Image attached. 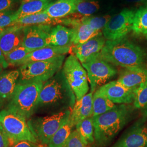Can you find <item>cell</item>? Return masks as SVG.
Returning a JSON list of instances; mask_svg holds the SVG:
<instances>
[{"label":"cell","instance_id":"obj_1","mask_svg":"<svg viewBox=\"0 0 147 147\" xmlns=\"http://www.w3.org/2000/svg\"><path fill=\"white\" fill-rule=\"evenodd\" d=\"M75 94L63 69L44 82L39 96L34 114L47 116L72 110L76 103Z\"/></svg>","mask_w":147,"mask_h":147},{"label":"cell","instance_id":"obj_2","mask_svg":"<svg viewBox=\"0 0 147 147\" xmlns=\"http://www.w3.org/2000/svg\"><path fill=\"white\" fill-rule=\"evenodd\" d=\"M132 110L126 104L116 105L104 114L93 117L94 140L98 147L109 146L131 119Z\"/></svg>","mask_w":147,"mask_h":147},{"label":"cell","instance_id":"obj_3","mask_svg":"<svg viewBox=\"0 0 147 147\" xmlns=\"http://www.w3.org/2000/svg\"><path fill=\"white\" fill-rule=\"evenodd\" d=\"M100 55L113 65L125 69L142 67L147 58L145 50L126 37L106 41Z\"/></svg>","mask_w":147,"mask_h":147},{"label":"cell","instance_id":"obj_4","mask_svg":"<svg viewBox=\"0 0 147 147\" xmlns=\"http://www.w3.org/2000/svg\"><path fill=\"white\" fill-rule=\"evenodd\" d=\"M43 84L44 83L40 81L18 84L5 109L28 120L35 113Z\"/></svg>","mask_w":147,"mask_h":147},{"label":"cell","instance_id":"obj_5","mask_svg":"<svg viewBox=\"0 0 147 147\" xmlns=\"http://www.w3.org/2000/svg\"><path fill=\"white\" fill-rule=\"evenodd\" d=\"M65 55L47 61H37L22 65L19 68L20 76L18 84L34 81L45 82L59 71L62 67Z\"/></svg>","mask_w":147,"mask_h":147},{"label":"cell","instance_id":"obj_6","mask_svg":"<svg viewBox=\"0 0 147 147\" xmlns=\"http://www.w3.org/2000/svg\"><path fill=\"white\" fill-rule=\"evenodd\" d=\"M71 111L68 110L51 115L31 117L27 124L37 140L48 144L53 135L68 121Z\"/></svg>","mask_w":147,"mask_h":147},{"label":"cell","instance_id":"obj_7","mask_svg":"<svg viewBox=\"0 0 147 147\" xmlns=\"http://www.w3.org/2000/svg\"><path fill=\"white\" fill-rule=\"evenodd\" d=\"M81 64L87 71L90 92L92 93L105 84L117 74V69L112 64L101 57L100 53Z\"/></svg>","mask_w":147,"mask_h":147},{"label":"cell","instance_id":"obj_8","mask_svg":"<svg viewBox=\"0 0 147 147\" xmlns=\"http://www.w3.org/2000/svg\"><path fill=\"white\" fill-rule=\"evenodd\" d=\"M62 69L76 101L81 99L89 90V81L86 70L73 55H70L65 59Z\"/></svg>","mask_w":147,"mask_h":147},{"label":"cell","instance_id":"obj_9","mask_svg":"<svg viewBox=\"0 0 147 147\" xmlns=\"http://www.w3.org/2000/svg\"><path fill=\"white\" fill-rule=\"evenodd\" d=\"M0 123L13 143L21 141L37 143V138L31 131L26 120L21 116L4 109L0 111Z\"/></svg>","mask_w":147,"mask_h":147},{"label":"cell","instance_id":"obj_10","mask_svg":"<svg viewBox=\"0 0 147 147\" xmlns=\"http://www.w3.org/2000/svg\"><path fill=\"white\" fill-rule=\"evenodd\" d=\"M135 12L124 9L111 17L102 29V34L107 40H115L125 37L132 30Z\"/></svg>","mask_w":147,"mask_h":147},{"label":"cell","instance_id":"obj_11","mask_svg":"<svg viewBox=\"0 0 147 147\" xmlns=\"http://www.w3.org/2000/svg\"><path fill=\"white\" fill-rule=\"evenodd\" d=\"M111 147H147V124L138 121L129 127Z\"/></svg>","mask_w":147,"mask_h":147},{"label":"cell","instance_id":"obj_12","mask_svg":"<svg viewBox=\"0 0 147 147\" xmlns=\"http://www.w3.org/2000/svg\"><path fill=\"white\" fill-rule=\"evenodd\" d=\"M51 26L43 25L24 27L22 45L32 51L47 47V37Z\"/></svg>","mask_w":147,"mask_h":147},{"label":"cell","instance_id":"obj_13","mask_svg":"<svg viewBox=\"0 0 147 147\" xmlns=\"http://www.w3.org/2000/svg\"><path fill=\"white\" fill-rule=\"evenodd\" d=\"M98 89L115 104L127 105L134 102L135 91L127 88L117 80L111 81Z\"/></svg>","mask_w":147,"mask_h":147},{"label":"cell","instance_id":"obj_14","mask_svg":"<svg viewBox=\"0 0 147 147\" xmlns=\"http://www.w3.org/2000/svg\"><path fill=\"white\" fill-rule=\"evenodd\" d=\"M19 76L18 70L5 71L0 74V111L5 109L11 100Z\"/></svg>","mask_w":147,"mask_h":147},{"label":"cell","instance_id":"obj_15","mask_svg":"<svg viewBox=\"0 0 147 147\" xmlns=\"http://www.w3.org/2000/svg\"><path fill=\"white\" fill-rule=\"evenodd\" d=\"M24 27L14 25L4 28L0 33V49L5 56L22 45Z\"/></svg>","mask_w":147,"mask_h":147},{"label":"cell","instance_id":"obj_16","mask_svg":"<svg viewBox=\"0 0 147 147\" xmlns=\"http://www.w3.org/2000/svg\"><path fill=\"white\" fill-rule=\"evenodd\" d=\"M105 38L101 32L96 36L90 39L84 43L74 45V55L80 63L84 62L88 58L101 52L105 45Z\"/></svg>","mask_w":147,"mask_h":147},{"label":"cell","instance_id":"obj_17","mask_svg":"<svg viewBox=\"0 0 147 147\" xmlns=\"http://www.w3.org/2000/svg\"><path fill=\"white\" fill-rule=\"evenodd\" d=\"M93 93L90 92L81 99L76 101L69 119L74 126H76L86 118L92 117Z\"/></svg>","mask_w":147,"mask_h":147},{"label":"cell","instance_id":"obj_18","mask_svg":"<svg viewBox=\"0 0 147 147\" xmlns=\"http://www.w3.org/2000/svg\"><path fill=\"white\" fill-rule=\"evenodd\" d=\"M117 81L135 91L141 84L147 82V69L143 67L125 69L121 73Z\"/></svg>","mask_w":147,"mask_h":147},{"label":"cell","instance_id":"obj_19","mask_svg":"<svg viewBox=\"0 0 147 147\" xmlns=\"http://www.w3.org/2000/svg\"><path fill=\"white\" fill-rule=\"evenodd\" d=\"M70 47H58L47 46L35 50L27 55L26 57L21 62L20 65L26 63L47 61L51 58L65 55L69 52Z\"/></svg>","mask_w":147,"mask_h":147},{"label":"cell","instance_id":"obj_20","mask_svg":"<svg viewBox=\"0 0 147 147\" xmlns=\"http://www.w3.org/2000/svg\"><path fill=\"white\" fill-rule=\"evenodd\" d=\"M68 26L72 27V44L74 45L84 43L101 32L95 31L88 25L81 23L80 18H70Z\"/></svg>","mask_w":147,"mask_h":147},{"label":"cell","instance_id":"obj_21","mask_svg":"<svg viewBox=\"0 0 147 147\" xmlns=\"http://www.w3.org/2000/svg\"><path fill=\"white\" fill-rule=\"evenodd\" d=\"M73 30L62 25L58 24L52 27L47 37L48 46L58 47H71Z\"/></svg>","mask_w":147,"mask_h":147},{"label":"cell","instance_id":"obj_22","mask_svg":"<svg viewBox=\"0 0 147 147\" xmlns=\"http://www.w3.org/2000/svg\"><path fill=\"white\" fill-rule=\"evenodd\" d=\"M79 0H57L49 5L44 11L48 16L55 19H61L75 12Z\"/></svg>","mask_w":147,"mask_h":147},{"label":"cell","instance_id":"obj_23","mask_svg":"<svg viewBox=\"0 0 147 147\" xmlns=\"http://www.w3.org/2000/svg\"><path fill=\"white\" fill-rule=\"evenodd\" d=\"M61 22L62 19H55L51 18L44 11L38 14L26 16L20 18L15 22L13 26L17 25L26 27L31 26L43 25H54L58 24H61Z\"/></svg>","mask_w":147,"mask_h":147},{"label":"cell","instance_id":"obj_24","mask_svg":"<svg viewBox=\"0 0 147 147\" xmlns=\"http://www.w3.org/2000/svg\"><path fill=\"white\" fill-rule=\"evenodd\" d=\"M53 2V0H34L22 3L16 11L18 19L42 12L45 11Z\"/></svg>","mask_w":147,"mask_h":147},{"label":"cell","instance_id":"obj_25","mask_svg":"<svg viewBox=\"0 0 147 147\" xmlns=\"http://www.w3.org/2000/svg\"><path fill=\"white\" fill-rule=\"evenodd\" d=\"M116 106L99 89H96L93 95L92 117L104 114L113 109Z\"/></svg>","mask_w":147,"mask_h":147},{"label":"cell","instance_id":"obj_26","mask_svg":"<svg viewBox=\"0 0 147 147\" xmlns=\"http://www.w3.org/2000/svg\"><path fill=\"white\" fill-rule=\"evenodd\" d=\"M75 127L87 145L92 144L95 142L93 117L87 118L81 121L75 126Z\"/></svg>","mask_w":147,"mask_h":147},{"label":"cell","instance_id":"obj_27","mask_svg":"<svg viewBox=\"0 0 147 147\" xmlns=\"http://www.w3.org/2000/svg\"><path fill=\"white\" fill-rule=\"evenodd\" d=\"M74 127L68 120L51 138L48 143L49 147H64L71 132L73 130Z\"/></svg>","mask_w":147,"mask_h":147},{"label":"cell","instance_id":"obj_28","mask_svg":"<svg viewBox=\"0 0 147 147\" xmlns=\"http://www.w3.org/2000/svg\"><path fill=\"white\" fill-rule=\"evenodd\" d=\"M99 9L100 5L97 1L79 0L76 5L75 12L71 16L78 18L89 16L94 14Z\"/></svg>","mask_w":147,"mask_h":147},{"label":"cell","instance_id":"obj_29","mask_svg":"<svg viewBox=\"0 0 147 147\" xmlns=\"http://www.w3.org/2000/svg\"><path fill=\"white\" fill-rule=\"evenodd\" d=\"M132 31L137 34L147 36V7L135 12Z\"/></svg>","mask_w":147,"mask_h":147},{"label":"cell","instance_id":"obj_30","mask_svg":"<svg viewBox=\"0 0 147 147\" xmlns=\"http://www.w3.org/2000/svg\"><path fill=\"white\" fill-rule=\"evenodd\" d=\"M32 51L21 45L5 55V59L9 65H20L21 62L27 55Z\"/></svg>","mask_w":147,"mask_h":147},{"label":"cell","instance_id":"obj_31","mask_svg":"<svg viewBox=\"0 0 147 147\" xmlns=\"http://www.w3.org/2000/svg\"><path fill=\"white\" fill-rule=\"evenodd\" d=\"M111 16L109 15L102 16H84L80 18V21L82 24L88 25L93 30L101 31L107 23L110 20Z\"/></svg>","mask_w":147,"mask_h":147},{"label":"cell","instance_id":"obj_32","mask_svg":"<svg viewBox=\"0 0 147 147\" xmlns=\"http://www.w3.org/2000/svg\"><path fill=\"white\" fill-rule=\"evenodd\" d=\"M133 104L137 109L147 110V82L141 84L135 90Z\"/></svg>","mask_w":147,"mask_h":147},{"label":"cell","instance_id":"obj_33","mask_svg":"<svg viewBox=\"0 0 147 147\" xmlns=\"http://www.w3.org/2000/svg\"><path fill=\"white\" fill-rule=\"evenodd\" d=\"M17 20L16 11L10 10L0 12V28L12 26Z\"/></svg>","mask_w":147,"mask_h":147},{"label":"cell","instance_id":"obj_34","mask_svg":"<svg viewBox=\"0 0 147 147\" xmlns=\"http://www.w3.org/2000/svg\"><path fill=\"white\" fill-rule=\"evenodd\" d=\"M64 147H88L78 131L75 129L71 132Z\"/></svg>","mask_w":147,"mask_h":147},{"label":"cell","instance_id":"obj_35","mask_svg":"<svg viewBox=\"0 0 147 147\" xmlns=\"http://www.w3.org/2000/svg\"><path fill=\"white\" fill-rule=\"evenodd\" d=\"M19 0H0V12L10 11Z\"/></svg>","mask_w":147,"mask_h":147},{"label":"cell","instance_id":"obj_36","mask_svg":"<svg viewBox=\"0 0 147 147\" xmlns=\"http://www.w3.org/2000/svg\"><path fill=\"white\" fill-rule=\"evenodd\" d=\"M9 144V139L0 123V147H8Z\"/></svg>","mask_w":147,"mask_h":147},{"label":"cell","instance_id":"obj_37","mask_svg":"<svg viewBox=\"0 0 147 147\" xmlns=\"http://www.w3.org/2000/svg\"><path fill=\"white\" fill-rule=\"evenodd\" d=\"M11 147H39L35 143L28 141H21L13 143Z\"/></svg>","mask_w":147,"mask_h":147},{"label":"cell","instance_id":"obj_38","mask_svg":"<svg viewBox=\"0 0 147 147\" xmlns=\"http://www.w3.org/2000/svg\"><path fill=\"white\" fill-rule=\"evenodd\" d=\"M0 65H1L3 68H7L9 65V64L7 62L5 59V56L1 49H0Z\"/></svg>","mask_w":147,"mask_h":147},{"label":"cell","instance_id":"obj_39","mask_svg":"<svg viewBox=\"0 0 147 147\" xmlns=\"http://www.w3.org/2000/svg\"><path fill=\"white\" fill-rule=\"evenodd\" d=\"M127 2H130V3H140V2H144L147 0H125Z\"/></svg>","mask_w":147,"mask_h":147},{"label":"cell","instance_id":"obj_40","mask_svg":"<svg viewBox=\"0 0 147 147\" xmlns=\"http://www.w3.org/2000/svg\"><path fill=\"white\" fill-rule=\"evenodd\" d=\"M34 1V0H21V4L26 3L27 2H30V1Z\"/></svg>","mask_w":147,"mask_h":147},{"label":"cell","instance_id":"obj_41","mask_svg":"<svg viewBox=\"0 0 147 147\" xmlns=\"http://www.w3.org/2000/svg\"><path fill=\"white\" fill-rule=\"evenodd\" d=\"M3 68L1 65H0V74L3 72Z\"/></svg>","mask_w":147,"mask_h":147},{"label":"cell","instance_id":"obj_42","mask_svg":"<svg viewBox=\"0 0 147 147\" xmlns=\"http://www.w3.org/2000/svg\"><path fill=\"white\" fill-rule=\"evenodd\" d=\"M3 30V29H2V28H0V33L2 32V31Z\"/></svg>","mask_w":147,"mask_h":147}]
</instances>
